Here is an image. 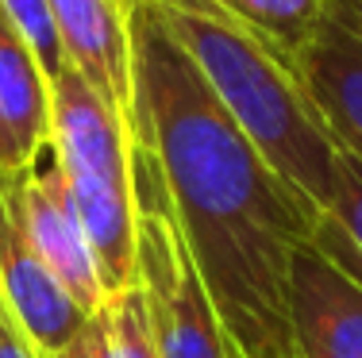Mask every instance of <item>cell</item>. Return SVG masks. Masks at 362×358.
Listing matches in <instances>:
<instances>
[{
    "mask_svg": "<svg viewBox=\"0 0 362 358\" xmlns=\"http://www.w3.org/2000/svg\"><path fill=\"white\" fill-rule=\"evenodd\" d=\"M0 358H42L35 343L23 335V328L16 323V316L8 312L4 297H0Z\"/></svg>",
    "mask_w": 362,
    "mask_h": 358,
    "instance_id": "cell-16",
    "label": "cell"
},
{
    "mask_svg": "<svg viewBox=\"0 0 362 358\" xmlns=\"http://www.w3.org/2000/svg\"><path fill=\"white\" fill-rule=\"evenodd\" d=\"M289 331L300 358H362V278L316 232L289 262Z\"/></svg>",
    "mask_w": 362,
    "mask_h": 358,
    "instance_id": "cell-6",
    "label": "cell"
},
{
    "mask_svg": "<svg viewBox=\"0 0 362 358\" xmlns=\"http://www.w3.org/2000/svg\"><path fill=\"white\" fill-rule=\"evenodd\" d=\"M235 358H243V354H235Z\"/></svg>",
    "mask_w": 362,
    "mask_h": 358,
    "instance_id": "cell-18",
    "label": "cell"
},
{
    "mask_svg": "<svg viewBox=\"0 0 362 358\" xmlns=\"http://www.w3.org/2000/svg\"><path fill=\"white\" fill-rule=\"evenodd\" d=\"M316 235L362 278V158L339 147L335 158V189Z\"/></svg>",
    "mask_w": 362,
    "mask_h": 358,
    "instance_id": "cell-12",
    "label": "cell"
},
{
    "mask_svg": "<svg viewBox=\"0 0 362 358\" xmlns=\"http://www.w3.org/2000/svg\"><path fill=\"white\" fill-rule=\"evenodd\" d=\"M0 193L12 204L16 224L28 235L31 251L42 258V266L70 289V297L89 316H97L112 297L100 281V266L93 258L89 235L81 227L74 193L66 185V174L58 169V162L42 158L31 174L0 181Z\"/></svg>",
    "mask_w": 362,
    "mask_h": 358,
    "instance_id": "cell-5",
    "label": "cell"
},
{
    "mask_svg": "<svg viewBox=\"0 0 362 358\" xmlns=\"http://www.w3.org/2000/svg\"><path fill=\"white\" fill-rule=\"evenodd\" d=\"M0 12L8 16L16 31L23 35V42L31 47V54L39 58L47 81L62 78L70 70L66 62V50H62V39H58V28H54V16H50V4L47 0H0Z\"/></svg>",
    "mask_w": 362,
    "mask_h": 358,
    "instance_id": "cell-14",
    "label": "cell"
},
{
    "mask_svg": "<svg viewBox=\"0 0 362 358\" xmlns=\"http://www.w3.org/2000/svg\"><path fill=\"white\" fill-rule=\"evenodd\" d=\"M50 150V81L0 12V181L23 177Z\"/></svg>",
    "mask_w": 362,
    "mask_h": 358,
    "instance_id": "cell-10",
    "label": "cell"
},
{
    "mask_svg": "<svg viewBox=\"0 0 362 358\" xmlns=\"http://www.w3.org/2000/svg\"><path fill=\"white\" fill-rule=\"evenodd\" d=\"M47 358H105V323H100V312L77 331L62 351H54Z\"/></svg>",
    "mask_w": 362,
    "mask_h": 358,
    "instance_id": "cell-15",
    "label": "cell"
},
{
    "mask_svg": "<svg viewBox=\"0 0 362 358\" xmlns=\"http://www.w3.org/2000/svg\"><path fill=\"white\" fill-rule=\"evenodd\" d=\"M119 4H124V8H135V4H139V0H119Z\"/></svg>",
    "mask_w": 362,
    "mask_h": 358,
    "instance_id": "cell-17",
    "label": "cell"
},
{
    "mask_svg": "<svg viewBox=\"0 0 362 358\" xmlns=\"http://www.w3.org/2000/svg\"><path fill=\"white\" fill-rule=\"evenodd\" d=\"M62 39L66 62L89 81L100 100L132 124L135 73H132V12L119 0H47Z\"/></svg>",
    "mask_w": 362,
    "mask_h": 358,
    "instance_id": "cell-8",
    "label": "cell"
},
{
    "mask_svg": "<svg viewBox=\"0 0 362 358\" xmlns=\"http://www.w3.org/2000/svg\"><path fill=\"white\" fill-rule=\"evenodd\" d=\"M297 66L335 143L362 158V0H327Z\"/></svg>",
    "mask_w": 362,
    "mask_h": 358,
    "instance_id": "cell-7",
    "label": "cell"
},
{
    "mask_svg": "<svg viewBox=\"0 0 362 358\" xmlns=\"http://www.w3.org/2000/svg\"><path fill=\"white\" fill-rule=\"evenodd\" d=\"M0 297H4L8 312L16 316V323L23 328V335L35 343L42 358L62 351L93 320L70 297V289L31 251L4 193H0Z\"/></svg>",
    "mask_w": 362,
    "mask_h": 358,
    "instance_id": "cell-9",
    "label": "cell"
},
{
    "mask_svg": "<svg viewBox=\"0 0 362 358\" xmlns=\"http://www.w3.org/2000/svg\"><path fill=\"white\" fill-rule=\"evenodd\" d=\"M135 224H139V278L158 358H235L220 312L209 297L189 239L146 143L132 131Z\"/></svg>",
    "mask_w": 362,
    "mask_h": 358,
    "instance_id": "cell-4",
    "label": "cell"
},
{
    "mask_svg": "<svg viewBox=\"0 0 362 358\" xmlns=\"http://www.w3.org/2000/svg\"><path fill=\"white\" fill-rule=\"evenodd\" d=\"M50 158L66 174L108 297L139 278V224L132 181V124L112 112L81 73L50 81Z\"/></svg>",
    "mask_w": 362,
    "mask_h": 358,
    "instance_id": "cell-3",
    "label": "cell"
},
{
    "mask_svg": "<svg viewBox=\"0 0 362 358\" xmlns=\"http://www.w3.org/2000/svg\"><path fill=\"white\" fill-rule=\"evenodd\" d=\"M132 131L162 169L231 351L300 358L289 331V262L324 212L231 124L143 0L132 12Z\"/></svg>",
    "mask_w": 362,
    "mask_h": 358,
    "instance_id": "cell-1",
    "label": "cell"
},
{
    "mask_svg": "<svg viewBox=\"0 0 362 358\" xmlns=\"http://www.w3.org/2000/svg\"><path fill=\"white\" fill-rule=\"evenodd\" d=\"M193 62L231 124L313 208L327 212L339 143L308 97L300 66L204 0H143Z\"/></svg>",
    "mask_w": 362,
    "mask_h": 358,
    "instance_id": "cell-2",
    "label": "cell"
},
{
    "mask_svg": "<svg viewBox=\"0 0 362 358\" xmlns=\"http://www.w3.org/2000/svg\"><path fill=\"white\" fill-rule=\"evenodd\" d=\"M204 4L297 62L327 0H204Z\"/></svg>",
    "mask_w": 362,
    "mask_h": 358,
    "instance_id": "cell-11",
    "label": "cell"
},
{
    "mask_svg": "<svg viewBox=\"0 0 362 358\" xmlns=\"http://www.w3.org/2000/svg\"><path fill=\"white\" fill-rule=\"evenodd\" d=\"M100 323H105V358H158L151 312L139 285L112 297L100 309Z\"/></svg>",
    "mask_w": 362,
    "mask_h": 358,
    "instance_id": "cell-13",
    "label": "cell"
}]
</instances>
